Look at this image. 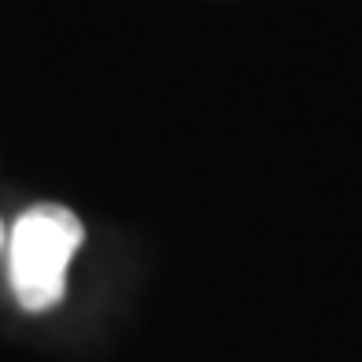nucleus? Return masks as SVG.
Returning <instances> with one entry per match:
<instances>
[{"instance_id":"f257e3e1","label":"nucleus","mask_w":362,"mask_h":362,"mask_svg":"<svg viewBox=\"0 0 362 362\" xmlns=\"http://www.w3.org/2000/svg\"><path fill=\"white\" fill-rule=\"evenodd\" d=\"M86 240L78 215L59 204H37L11 229V292L23 310H52L67 292L71 259Z\"/></svg>"},{"instance_id":"f03ea898","label":"nucleus","mask_w":362,"mask_h":362,"mask_svg":"<svg viewBox=\"0 0 362 362\" xmlns=\"http://www.w3.org/2000/svg\"><path fill=\"white\" fill-rule=\"evenodd\" d=\"M0 240H4V229H0Z\"/></svg>"}]
</instances>
